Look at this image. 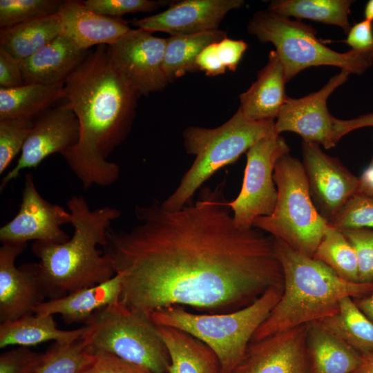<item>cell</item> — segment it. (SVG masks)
Segmentation results:
<instances>
[{"label":"cell","instance_id":"2e32d148","mask_svg":"<svg viewBox=\"0 0 373 373\" xmlns=\"http://www.w3.org/2000/svg\"><path fill=\"white\" fill-rule=\"evenodd\" d=\"M27 243L2 242L0 247V321H14L30 314L46 298L37 263L17 267L15 260Z\"/></svg>","mask_w":373,"mask_h":373},{"label":"cell","instance_id":"7a4b0ae2","mask_svg":"<svg viewBox=\"0 0 373 373\" xmlns=\"http://www.w3.org/2000/svg\"><path fill=\"white\" fill-rule=\"evenodd\" d=\"M64 86L80 131L62 156L85 189L109 186L120 167L107 158L130 133L140 94L113 66L105 45L88 52Z\"/></svg>","mask_w":373,"mask_h":373},{"label":"cell","instance_id":"d6986e66","mask_svg":"<svg viewBox=\"0 0 373 373\" xmlns=\"http://www.w3.org/2000/svg\"><path fill=\"white\" fill-rule=\"evenodd\" d=\"M58 14L61 34L83 50L96 45L109 46L131 29L128 21L93 11L83 1H63Z\"/></svg>","mask_w":373,"mask_h":373},{"label":"cell","instance_id":"d590c367","mask_svg":"<svg viewBox=\"0 0 373 373\" xmlns=\"http://www.w3.org/2000/svg\"><path fill=\"white\" fill-rule=\"evenodd\" d=\"M353 247L357 259L358 282L373 283V229L341 230Z\"/></svg>","mask_w":373,"mask_h":373},{"label":"cell","instance_id":"3957f363","mask_svg":"<svg viewBox=\"0 0 373 373\" xmlns=\"http://www.w3.org/2000/svg\"><path fill=\"white\" fill-rule=\"evenodd\" d=\"M66 206L73 217L70 239L64 243L35 241L31 247L39 260V278L48 300L103 283L115 275L112 262L97 247L106 245L110 226L121 211L108 206L91 209L82 195L70 197Z\"/></svg>","mask_w":373,"mask_h":373},{"label":"cell","instance_id":"ac0fdd59","mask_svg":"<svg viewBox=\"0 0 373 373\" xmlns=\"http://www.w3.org/2000/svg\"><path fill=\"white\" fill-rule=\"evenodd\" d=\"M244 4L243 0H183L132 23L151 32H163L171 36L193 34L218 29L229 12Z\"/></svg>","mask_w":373,"mask_h":373},{"label":"cell","instance_id":"d6a6232c","mask_svg":"<svg viewBox=\"0 0 373 373\" xmlns=\"http://www.w3.org/2000/svg\"><path fill=\"white\" fill-rule=\"evenodd\" d=\"M61 0H1L0 27L6 28L58 13Z\"/></svg>","mask_w":373,"mask_h":373},{"label":"cell","instance_id":"1f68e13d","mask_svg":"<svg viewBox=\"0 0 373 373\" xmlns=\"http://www.w3.org/2000/svg\"><path fill=\"white\" fill-rule=\"evenodd\" d=\"M35 373H79L91 360L94 350L83 336L72 343H53Z\"/></svg>","mask_w":373,"mask_h":373},{"label":"cell","instance_id":"836d02e7","mask_svg":"<svg viewBox=\"0 0 373 373\" xmlns=\"http://www.w3.org/2000/svg\"><path fill=\"white\" fill-rule=\"evenodd\" d=\"M33 120L27 118L0 119V174H3L14 158L21 152L31 131Z\"/></svg>","mask_w":373,"mask_h":373},{"label":"cell","instance_id":"52a82bcc","mask_svg":"<svg viewBox=\"0 0 373 373\" xmlns=\"http://www.w3.org/2000/svg\"><path fill=\"white\" fill-rule=\"evenodd\" d=\"M247 31L260 42L271 43L284 67L287 82L312 66L338 67L361 75L373 64V50L339 52L325 45L316 30L300 20H291L267 10L254 14Z\"/></svg>","mask_w":373,"mask_h":373},{"label":"cell","instance_id":"83f0119b","mask_svg":"<svg viewBox=\"0 0 373 373\" xmlns=\"http://www.w3.org/2000/svg\"><path fill=\"white\" fill-rule=\"evenodd\" d=\"M315 322L361 356L373 352V322L353 298H343L334 314Z\"/></svg>","mask_w":373,"mask_h":373},{"label":"cell","instance_id":"7bdbcfd3","mask_svg":"<svg viewBox=\"0 0 373 373\" xmlns=\"http://www.w3.org/2000/svg\"><path fill=\"white\" fill-rule=\"evenodd\" d=\"M217 43H213L207 46L196 59L198 70L204 71L207 76L214 77L222 75L227 69L219 57Z\"/></svg>","mask_w":373,"mask_h":373},{"label":"cell","instance_id":"e575fe53","mask_svg":"<svg viewBox=\"0 0 373 373\" xmlns=\"http://www.w3.org/2000/svg\"><path fill=\"white\" fill-rule=\"evenodd\" d=\"M329 224L340 231L373 229V197L356 193L344 204Z\"/></svg>","mask_w":373,"mask_h":373},{"label":"cell","instance_id":"f35d334b","mask_svg":"<svg viewBox=\"0 0 373 373\" xmlns=\"http://www.w3.org/2000/svg\"><path fill=\"white\" fill-rule=\"evenodd\" d=\"M79 373H153L104 351H94L90 362Z\"/></svg>","mask_w":373,"mask_h":373},{"label":"cell","instance_id":"cb8c5ba5","mask_svg":"<svg viewBox=\"0 0 373 373\" xmlns=\"http://www.w3.org/2000/svg\"><path fill=\"white\" fill-rule=\"evenodd\" d=\"M156 327L169 352V373H221L216 354L204 343L173 327Z\"/></svg>","mask_w":373,"mask_h":373},{"label":"cell","instance_id":"8992f818","mask_svg":"<svg viewBox=\"0 0 373 373\" xmlns=\"http://www.w3.org/2000/svg\"><path fill=\"white\" fill-rule=\"evenodd\" d=\"M283 286L274 287L253 303L225 314H194L180 306L153 312L155 325L170 326L204 343L216 354L221 373H233L243 358L252 337L278 302Z\"/></svg>","mask_w":373,"mask_h":373},{"label":"cell","instance_id":"9a60e30c","mask_svg":"<svg viewBox=\"0 0 373 373\" xmlns=\"http://www.w3.org/2000/svg\"><path fill=\"white\" fill-rule=\"evenodd\" d=\"M350 74L345 70L332 77L319 90L300 98L288 97L275 121L278 134L294 132L304 142H314L329 149L336 146L333 117L327 101L335 89L343 84Z\"/></svg>","mask_w":373,"mask_h":373},{"label":"cell","instance_id":"484cf974","mask_svg":"<svg viewBox=\"0 0 373 373\" xmlns=\"http://www.w3.org/2000/svg\"><path fill=\"white\" fill-rule=\"evenodd\" d=\"M61 35L59 14L41 17L0 30V46L19 62Z\"/></svg>","mask_w":373,"mask_h":373},{"label":"cell","instance_id":"9c48e42d","mask_svg":"<svg viewBox=\"0 0 373 373\" xmlns=\"http://www.w3.org/2000/svg\"><path fill=\"white\" fill-rule=\"evenodd\" d=\"M83 338L104 351L153 373H169L170 358L156 325L121 299L100 309L86 323Z\"/></svg>","mask_w":373,"mask_h":373},{"label":"cell","instance_id":"f1b7e54d","mask_svg":"<svg viewBox=\"0 0 373 373\" xmlns=\"http://www.w3.org/2000/svg\"><path fill=\"white\" fill-rule=\"evenodd\" d=\"M227 37V32L213 30L193 34L173 35L166 38L163 69L169 82L198 70L196 59L209 45Z\"/></svg>","mask_w":373,"mask_h":373},{"label":"cell","instance_id":"8fae6325","mask_svg":"<svg viewBox=\"0 0 373 373\" xmlns=\"http://www.w3.org/2000/svg\"><path fill=\"white\" fill-rule=\"evenodd\" d=\"M166 38L151 32L130 29L107 48L109 59L124 79L140 95L162 90L169 83L163 69Z\"/></svg>","mask_w":373,"mask_h":373},{"label":"cell","instance_id":"ba28073f","mask_svg":"<svg viewBox=\"0 0 373 373\" xmlns=\"http://www.w3.org/2000/svg\"><path fill=\"white\" fill-rule=\"evenodd\" d=\"M274 180L278 193L274 211L257 218L253 227L313 257L328 222L313 203L302 162L289 153L283 155L275 166Z\"/></svg>","mask_w":373,"mask_h":373},{"label":"cell","instance_id":"f546056e","mask_svg":"<svg viewBox=\"0 0 373 373\" xmlns=\"http://www.w3.org/2000/svg\"><path fill=\"white\" fill-rule=\"evenodd\" d=\"M351 0H274L269 6V11L285 18L307 19L340 27L347 33Z\"/></svg>","mask_w":373,"mask_h":373},{"label":"cell","instance_id":"7402d4cb","mask_svg":"<svg viewBox=\"0 0 373 373\" xmlns=\"http://www.w3.org/2000/svg\"><path fill=\"white\" fill-rule=\"evenodd\" d=\"M121 294L122 278L119 274H115L103 283L44 301L34 309V314H59L67 324L86 323L97 311L120 300Z\"/></svg>","mask_w":373,"mask_h":373},{"label":"cell","instance_id":"5bb4252c","mask_svg":"<svg viewBox=\"0 0 373 373\" xmlns=\"http://www.w3.org/2000/svg\"><path fill=\"white\" fill-rule=\"evenodd\" d=\"M79 131L77 117L67 102L38 115L15 166L1 180V191L21 171L37 168L49 155H63L74 146L78 142Z\"/></svg>","mask_w":373,"mask_h":373},{"label":"cell","instance_id":"8d00e7d4","mask_svg":"<svg viewBox=\"0 0 373 373\" xmlns=\"http://www.w3.org/2000/svg\"><path fill=\"white\" fill-rule=\"evenodd\" d=\"M83 3L93 11L114 18L128 13L153 12L166 4L163 1L151 0H86Z\"/></svg>","mask_w":373,"mask_h":373},{"label":"cell","instance_id":"ffe728a7","mask_svg":"<svg viewBox=\"0 0 373 373\" xmlns=\"http://www.w3.org/2000/svg\"><path fill=\"white\" fill-rule=\"evenodd\" d=\"M286 83L283 63L276 51L271 50L256 81L240 95L239 108L242 114L254 121L274 120L289 97L285 93Z\"/></svg>","mask_w":373,"mask_h":373},{"label":"cell","instance_id":"6da1fadb","mask_svg":"<svg viewBox=\"0 0 373 373\" xmlns=\"http://www.w3.org/2000/svg\"><path fill=\"white\" fill-rule=\"evenodd\" d=\"M224 187L204 186L176 211L137 205L135 225L108 229L102 251L121 276L123 302L149 317L180 305L225 314L283 286L274 237L237 227Z\"/></svg>","mask_w":373,"mask_h":373},{"label":"cell","instance_id":"7dc6e473","mask_svg":"<svg viewBox=\"0 0 373 373\" xmlns=\"http://www.w3.org/2000/svg\"><path fill=\"white\" fill-rule=\"evenodd\" d=\"M353 373H373V352L361 356V361Z\"/></svg>","mask_w":373,"mask_h":373},{"label":"cell","instance_id":"4fadbf2b","mask_svg":"<svg viewBox=\"0 0 373 373\" xmlns=\"http://www.w3.org/2000/svg\"><path fill=\"white\" fill-rule=\"evenodd\" d=\"M302 154L312 200L329 224L358 192V176L351 173L339 159L325 153L316 143L303 141Z\"/></svg>","mask_w":373,"mask_h":373},{"label":"cell","instance_id":"e0dca14e","mask_svg":"<svg viewBox=\"0 0 373 373\" xmlns=\"http://www.w3.org/2000/svg\"><path fill=\"white\" fill-rule=\"evenodd\" d=\"M307 325L251 341L233 373H309Z\"/></svg>","mask_w":373,"mask_h":373},{"label":"cell","instance_id":"c3c4849f","mask_svg":"<svg viewBox=\"0 0 373 373\" xmlns=\"http://www.w3.org/2000/svg\"><path fill=\"white\" fill-rule=\"evenodd\" d=\"M364 19L373 23V0H369L364 9Z\"/></svg>","mask_w":373,"mask_h":373},{"label":"cell","instance_id":"4316f807","mask_svg":"<svg viewBox=\"0 0 373 373\" xmlns=\"http://www.w3.org/2000/svg\"><path fill=\"white\" fill-rule=\"evenodd\" d=\"M64 85L30 84L12 88H0V119H34L57 102L66 99Z\"/></svg>","mask_w":373,"mask_h":373},{"label":"cell","instance_id":"30bf717a","mask_svg":"<svg viewBox=\"0 0 373 373\" xmlns=\"http://www.w3.org/2000/svg\"><path fill=\"white\" fill-rule=\"evenodd\" d=\"M289 151L284 137L276 133L261 138L247 151L240 191L229 202L237 227L253 228L257 218L273 213L278 195L274 168L278 160Z\"/></svg>","mask_w":373,"mask_h":373},{"label":"cell","instance_id":"603a6c76","mask_svg":"<svg viewBox=\"0 0 373 373\" xmlns=\"http://www.w3.org/2000/svg\"><path fill=\"white\" fill-rule=\"evenodd\" d=\"M309 373H353L361 355L318 323L307 324Z\"/></svg>","mask_w":373,"mask_h":373},{"label":"cell","instance_id":"b9f144b4","mask_svg":"<svg viewBox=\"0 0 373 373\" xmlns=\"http://www.w3.org/2000/svg\"><path fill=\"white\" fill-rule=\"evenodd\" d=\"M217 47L223 65L228 70L235 71L248 45L243 40L225 37L217 43Z\"/></svg>","mask_w":373,"mask_h":373},{"label":"cell","instance_id":"d4e9b609","mask_svg":"<svg viewBox=\"0 0 373 373\" xmlns=\"http://www.w3.org/2000/svg\"><path fill=\"white\" fill-rule=\"evenodd\" d=\"M86 326L73 330L57 328L52 315L30 314L14 321L1 323L0 347H28L47 341L68 343L81 338Z\"/></svg>","mask_w":373,"mask_h":373},{"label":"cell","instance_id":"60d3db41","mask_svg":"<svg viewBox=\"0 0 373 373\" xmlns=\"http://www.w3.org/2000/svg\"><path fill=\"white\" fill-rule=\"evenodd\" d=\"M372 23L365 19L355 23L351 26L347 38L341 41L350 46L354 50H373Z\"/></svg>","mask_w":373,"mask_h":373},{"label":"cell","instance_id":"44dd1931","mask_svg":"<svg viewBox=\"0 0 373 373\" xmlns=\"http://www.w3.org/2000/svg\"><path fill=\"white\" fill-rule=\"evenodd\" d=\"M88 52L79 48L66 36L59 35L20 61L25 84L64 85Z\"/></svg>","mask_w":373,"mask_h":373},{"label":"cell","instance_id":"4dcf8cb0","mask_svg":"<svg viewBox=\"0 0 373 373\" xmlns=\"http://www.w3.org/2000/svg\"><path fill=\"white\" fill-rule=\"evenodd\" d=\"M313 258L323 262L341 278L359 283L357 259L353 247L341 231L329 224Z\"/></svg>","mask_w":373,"mask_h":373},{"label":"cell","instance_id":"74e56055","mask_svg":"<svg viewBox=\"0 0 373 373\" xmlns=\"http://www.w3.org/2000/svg\"><path fill=\"white\" fill-rule=\"evenodd\" d=\"M46 352H37L28 347L3 352L0 355V373H35L43 363Z\"/></svg>","mask_w":373,"mask_h":373},{"label":"cell","instance_id":"7c38bea8","mask_svg":"<svg viewBox=\"0 0 373 373\" xmlns=\"http://www.w3.org/2000/svg\"><path fill=\"white\" fill-rule=\"evenodd\" d=\"M73 217L63 207L46 200L39 193L32 174L26 173L21 202L15 216L0 228L2 242L27 243L34 240L64 243L70 236L61 226Z\"/></svg>","mask_w":373,"mask_h":373},{"label":"cell","instance_id":"bcb514c9","mask_svg":"<svg viewBox=\"0 0 373 373\" xmlns=\"http://www.w3.org/2000/svg\"><path fill=\"white\" fill-rule=\"evenodd\" d=\"M358 308L373 322V294L359 298H354Z\"/></svg>","mask_w":373,"mask_h":373},{"label":"cell","instance_id":"5b68a950","mask_svg":"<svg viewBox=\"0 0 373 373\" xmlns=\"http://www.w3.org/2000/svg\"><path fill=\"white\" fill-rule=\"evenodd\" d=\"M274 133L275 120H251L240 108L216 128L187 127L182 133L184 147L195 160L175 191L160 202L162 207L176 211L189 204L197 190L217 171L235 162L257 141Z\"/></svg>","mask_w":373,"mask_h":373},{"label":"cell","instance_id":"ab89813d","mask_svg":"<svg viewBox=\"0 0 373 373\" xmlns=\"http://www.w3.org/2000/svg\"><path fill=\"white\" fill-rule=\"evenodd\" d=\"M24 84L20 62L0 46V88H12Z\"/></svg>","mask_w":373,"mask_h":373},{"label":"cell","instance_id":"277c9868","mask_svg":"<svg viewBox=\"0 0 373 373\" xmlns=\"http://www.w3.org/2000/svg\"><path fill=\"white\" fill-rule=\"evenodd\" d=\"M274 250L283 273L281 296L251 341L320 321L334 314L345 297L373 294V283H353L339 277L321 261L274 238Z\"/></svg>","mask_w":373,"mask_h":373},{"label":"cell","instance_id":"f6af8a7d","mask_svg":"<svg viewBox=\"0 0 373 373\" xmlns=\"http://www.w3.org/2000/svg\"><path fill=\"white\" fill-rule=\"evenodd\" d=\"M358 179V192L373 197V153L370 164Z\"/></svg>","mask_w":373,"mask_h":373},{"label":"cell","instance_id":"ee69618b","mask_svg":"<svg viewBox=\"0 0 373 373\" xmlns=\"http://www.w3.org/2000/svg\"><path fill=\"white\" fill-rule=\"evenodd\" d=\"M371 126H373V112L350 119L335 118L334 121V141L337 143L344 135L351 131Z\"/></svg>","mask_w":373,"mask_h":373}]
</instances>
